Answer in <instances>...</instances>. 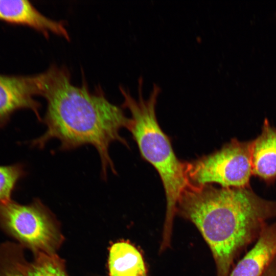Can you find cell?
Returning a JSON list of instances; mask_svg holds the SVG:
<instances>
[{
    "mask_svg": "<svg viewBox=\"0 0 276 276\" xmlns=\"http://www.w3.org/2000/svg\"><path fill=\"white\" fill-rule=\"evenodd\" d=\"M41 74L40 96L47 102L42 122L46 129L30 142L31 146L43 148L52 139L60 142L62 151L90 145L100 157L103 179H106L108 170L116 174L110 146L119 142L128 147L120 133L129 121L122 108L110 102L100 90L91 93L84 82L81 86L74 85L64 67L52 65Z\"/></svg>",
    "mask_w": 276,
    "mask_h": 276,
    "instance_id": "cell-1",
    "label": "cell"
},
{
    "mask_svg": "<svg viewBox=\"0 0 276 276\" xmlns=\"http://www.w3.org/2000/svg\"><path fill=\"white\" fill-rule=\"evenodd\" d=\"M192 222L209 246L217 276H229L234 259L257 240L267 221L276 217V201L263 199L248 187L190 185L176 213Z\"/></svg>",
    "mask_w": 276,
    "mask_h": 276,
    "instance_id": "cell-2",
    "label": "cell"
},
{
    "mask_svg": "<svg viewBox=\"0 0 276 276\" xmlns=\"http://www.w3.org/2000/svg\"><path fill=\"white\" fill-rule=\"evenodd\" d=\"M143 79L139 80V98L120 87L123 97L122 107L130 113L127 129L131 133L142 156L151 164L158 172L165 190L166 212L162 242H171L173 223L179 198L190 186L185 173V163L178 159L167 135L158 123L155 106L160 87L154 84L150 96L144 99L142 95Z\"/></svg>",
    "mask_w": 276,
    "mask_h": 276,
    "instance_id": "cell-3",
    "label": "cell"
},
{
    "mask_svg": "<svg viewBox=\"0 0 276 276\" xmlns=\"http://www.w3.org/2000/svg\"><path fill=\"white\" fill-rule=\"evenodd\" d=\"M253 141L233 139L220 149L196 160L185 163L190 185L214 183L225 188L248 187L252 172Z\"/></svg>",
    "mask_w": 276,
    "mask_h": 276,
    "instance_id": "cell-4",
    "label": "cell"
},
{
    "mask_svg": "<svg viewBox=\"0 0 276 276\" xmlns=\"http://www.w3.org/2000/svg\"><path fill=\"white\" fill-rule=\"evenodd\" d=\"M0 226L35 252L55 253L62 241L51 213L39 199L28 204L12 199L0 202Z\"/></svg>",
    "mask_w": 276,
    "mask_h": 276,
    "instance_id": "cell-5",
    "label": "cell"
},
{
    "mask_svg": "<svg viewBox=\"0 0 276 276\" xmlns=\"http://www.w3.org/2000/svg\"><path fill=\"white\" fill-rule=\"evenodd\" d=\"M41 74L34 75H9L0 74V128L5 127L12 116L21 109H29L41 122L40 103L35 99L40 96Z\"/></svg>",
    "mask_w": 276,
    "mask_h": 276,
    "instance_id": "cell-6",
    "label": "cell"
},
{
    "mask_svg": "<svg viewBox=\"0 0 276 276\" xmlns=\"http://www.w3.org/2000/svg\"><path fill=\"white\" fill-rule=\"evenodd\" d=\"M0 20L11 25L29 27L40 32L46 38L52 33L70 40L63 21L47 17L28 1L0 0Z\"/></svg>",
    "mask_w": 276,
    "mask_h": 276,
    "instance_id": "cell-7",
    "label": "cell"
},
{
    "mask_svg": "<svg viewBox=\"0 0 276 276\" xmlns=\"http://www.w3.org/2000/svg\"><path fill=\"white\" fill-rule=\"evenodd\" d=\"M276 256V221L263 229L252 248L232 270L229 276H262Z\"/></svg>",
    "mask_w": 276,
    "mask_h": 276,
    "instance_id": "cell-8",
    "label": "cell"
},
{
    "mask_svg": "<svg viewBox=\"0 0 276 276\" xmlns=\"http://www.w3.org/2000/svg\"><path fill=\"white\" fill-rule=\"evenodd\" d=\"M252 141V174L271 182L276 179V128L265 120L261 133Z\"/></svg>",
    "mask_w": 276,
    "mask_h": 276,
    "instance_id": "cell-9",
    "label": "cell"
},
{
    "mask_svg": "<svg viewBox=\"0 0 276 276\" xmlns=\"http://www.w3.org/2000/svg\"><path fill=\"white\" fill-rule=\"evenodd\" d=\"M109 276H147L140 251L128 241H120L110 247L108 258Z\"/></svg>",
    "mask_w": 276,
    "mask_h": 276,
    "instance_id": "cell-10",
    "label": "cell"
},
{
    "mask_svg": "<svg viewBox=\"0 0 276 276\" xmlns=\"http://www.w3.org/2000/svg\"><path fill=\"white\" fill-rule=\"evenodd\" d=\"M32 262H26L23 256L20 267L25 276H68L64 262L55 253L36 252Z\"/></svg>",
    "mask_w": 276,
    "mask_h": 276,
    "instance_id": "cell-11",
    "label": "cell"
},
{
    "mask_svg": "<svg viewBox=\"0 0 276 276\" xmlns=\"http://www.w3.org/2000/svg\"><path fill=\"white\" fill-rule=\"evenodd\" d=\"M26 175L21 164L0 166V202L11 200L18 182Z\"/></svg>",
    "mask_w": 276,
    "mask_h": 276,
    "instance_id": "cell-12",
    "label": "cell"
},
{
    "mask_svg": "<svg viewBox=\"0 0 276 276\" xmlns=\"http://www.w3.org/2000/svg\"><path fill=\"white\" fill-rule=\"evenodd\" d=\"M20 246L5 243L0 245V276H25L20 267L22 257Z\"/></svg>",
    "mask_w": 276,
    "mask_h": 276,
    "instance_id": "cell-13",
    "label": "cell"
},
{
    "mask_svg": "<svg viewBox=\"0 0 276 276\" xmlns=\"http://www.w3.org/2000/svg\"><path fill=\"white\" fill-rule=\"evenodd\" d=\"M262 276H276V256L266 268Z\"/></svg>",
    "mask_w": 276,
    "mask_h": 276,
    "instance_id": "cell-14",
    "label": "cell"
}]
</instances>
